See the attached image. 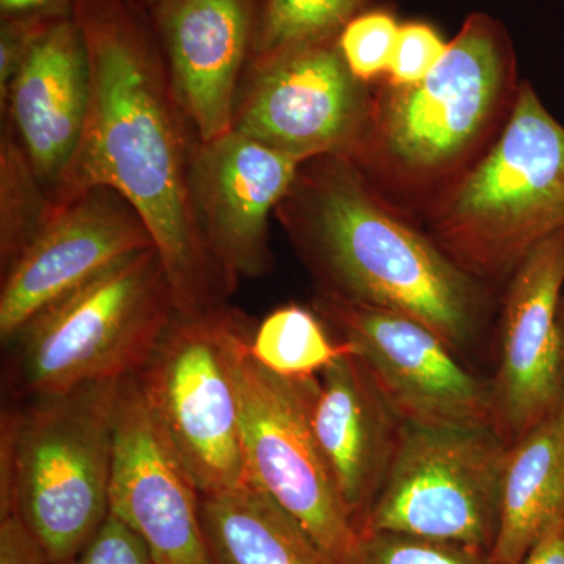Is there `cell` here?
<instances>
[{"mask_svg": "<svg viewBox=\"0 0 564 564\" xmlns=\"http://www.w3.org/2000/svg\"><path fill=\"white\" fill-rule=\"evenodd\" d=\"M251 322L228 303L174 317L137 375L152 417L202 496L245 481L237 362Z\"/></svg>", "mask_w": 564, "mask_h": 564, "instance_id": "cell-7", "label": "cell"}, {"mask_svg": "<svg viewBox=\"0 0 564 564\" xmlns=\"http://www.w3.org/2000/svg\"><path fill=\"white\" fill-rule=\"evenodd\" d=\"M348 564H491L489 555L454 543L410 534L359 533Z\"/></svg>", "mask_w": 564, "mask_h": 564, "instance_id": "cell-24", "label": "cell"}, {"mask_svg": "<svg viewBox=\"0 0 564 564\" xmlns=\"http://www.w3.org/2000/svg\"><path fill=\"white\" fill-rule=\"evenodd\" d=\"M519 564H564V516L538 540Z\"/></svg>", "mask_w": 564, "mask_h": 564, "instance_id": "cell-30", "label": "cell"}, {"mask_svg": "<svg viewBox=\"0 0 564 564\" xmlns=\"http://www.w3.org/2000/svg\"><path fill=\"white\" fill-rule=\"evenodd\" d=\"M212 564H336L284 508L254 485L202 496Z\"/></svg>", "mask_w": 564, "mask_h": 564, "instance_id": "cell-20", "label": "cell"}, {"mask_svg": "<svg viewBox=\"0 0 564 564\" xmlns=\"http://www.w3.org/2000/svg\"><path fill=\"white\" fill-rule=\"evenodd\" d=\"M54 204L9 122L0 133V272L6 273L50 220Z\"/></svg>", "mask_w": 564, "mask_h": 564, "instance_id": "cell-22", "label": "cell"}, {"mask_svg": "<svg viewBox=\"0 0 564 564\" xmlns=\"http://www.w3.org/2000/svg\"><path fill=\"white\" fill-rule=\"evenodd\" d=\"M448 43L426 22H404L400 25L391 66L389 85L406 87L425 79L444 57Z\"/></svg>", "mask_w": 564, "mask_h": 564, "instance_id": "cell-26", "label": "cell"}, {"mask_svg": "<svg viewBox=\"0 0 564 564\" xmlns=\"http://www.w3.org/2000/svg\"><path fill=\"white\" fill-rule=\"evenodd\" d=\"M434 242L475 280L518 269L564 234V126L522 82L502 131L433 207Z\"/></svg>", "mask_w": 564, "mask_h": 564, "instance_id": "cell-5", "label": "cell"}, {"mask_svg": "<svg viewBox=\"0 0 564 564\" xmlns=\"http://www.w3.org/2000/svg\"><path fill=\"white\" fill-rule=\"evenodd\" d=\"M564 516V404L508 448L491 564H519Z\"/></svg>", "mask_w": 564, "mask_h": 564, "instance_id": "cell-19", "label": "cell"}, {"mask_svg": "<svg viewBox=\"0 0 564 564\" xmlns=\"http://www.w3.org/2000/svg\"><path fill=\"white\" fill-rule=\"evenodd\" d=\"M262 0H162L151 10L174 95L199 140L232 129Z\"/></svg>", "mask_w": 564, "mask_h": 564, "instance_id": "cell-16", "label": "cell"}, {"mask_svg": "<svg viewBox=\"0 0 564 564\" xmlns=\"http://www.w3.org/2000/svg\"><path fill=\"white\" fill-rule=\"evenodd\" d=\"M367 0H262L248 65L339 39Z\"/></svg>", "mask_w": 564, "mask_h": 564, "instance_id": "cell-23", "label": "cell"}, {"mask_svg": "<svg viewBox=\"0 0 564 564\" xmlns=\"http://www.w3.org/2000/svg\"><path fill=\"white\" fill-rule=\"evenodd\" d=\"M120 381L10 402L3 410L0 516H20L51 564L73 558L109 516Z\"/></svg>", "mask_w": 564, "mask_h": 564, "instance_id": "cell-4", "label": "cell"}, {"mask_svg": "<svg viewBox=\"0 0 564 564\" xmlns=\"http://www.w3.org/2000/svg\"><path fill=\"white\" fill-rule=\"evenodd\" d=\"M276 215L321 295L408 315L456 352L477 336L481 282L388 209L347 158L303 163Z\"/></svg>", "mask_w": 564, "mask_h": 564, "instance_id": "cell-2", "label": "cell"}, {"mask_svg": "<svg viewBox=\"0 0 564 564\" xmlns=\"http://www.w3.org/2000/svg\"><path fill=\"white\" fill-rule=\"evenodd\" d=\"M137 2H140L141 6L147 7V9L151 11L154 7H158L162 0H137Z\"/></svg>", "mask_w": 564, "mask_h": 564, "instance_id": "cell-33", "label": "cell"}, {"mask_svg": "<svg viewBox=\"0 0 564 564\" xmlns=\"http://www.w3.org/2000/svg\"><path fill=\"white\" fill-rule=\"evenodd\" d=\"M400 24L391 11H361L337 39L340 54L356 79L369 84L391 66Z\"/></svg>", "mask_w": 564, "mask_h": 564, "instance_id": "cell-25", "label": "cell"}, {"mask_svg": "<svg viewBox=\"0 0 564 564\" xmlns=\"http://www.w3.org/2000/svg\"><path fill=\"white\" fill-rule=\"evenodd\" d=\"M560 329H562V347H563V372H564V292L562 303H560Z\"/></svg>", "mask_w": 564, "mask_h": 564, "instance_id": "cell-32", "label": "cell"}, {"mask_svg": "<svg viewBox=\"0 0 564 564\" xmlns=\"http://www.w3.org/2000/svg\"><path fill=\"white\" fill-rule=\"evenodd\" d=\"M303 163L234 129L196 143L193 210L215 261L237 282L272 269L270 215L291 192Z\"/></svg>", "mask_w": 564, "mask_h": 564, "instance_id": "cell-15", "label": "cell"}, {"mask_svg": "<svg viewBox=\"0 0 564 564\" xmlns=\"http://www.w3.org/2000/svg\"><path fill=\"white\" fill-rule=\"evenodd\" d=\"M0 564H51L39 540L17 513L0 516Z\"/></svg>", "mask_w": 564, "mask_h": 564, "instance_id": "cell-29", "label": "cell"}, {"mask_svg": "<svg viewBox=\"0 0 564 564\" xmlns=\"http://www.w3.org/2000/svg\"><path fill=\"white\" fill-rule=\"evenodd\" d=\"M176 315L158 250L128 256L3 343L7 395L22 402L139 373Z\"/></svg>", "mask_w": 564, "mask_h": 564, "instance_id": "cell-6", "label": "cell"}, {"mask_svg": "<svg viewBox=\"0 0 564 564\" xmlns=\"http://www.w3.org/2000/svg\"><path fill=\"white\" fill-rule=\"evenodd\" d=\"M91 77L87 43L74 14L41 41L0 96L9 122L51 199L79 150Z\"/></svg>", "mask_w": 564, "mask_h": 564, "instance_id": "cell-17", "label": "cell"}, {"mask_svg": "<svg viewBox=\"0 0 564 564\" xmlns=\"http://www.w3.org/2000/svg\"><path fill=\"white\" fill-rule=\"evenodd\" d=\"M248 351L269 372L304 380L355 350L347 340L329 336L321 315L300 304H285L256 326Z\"/></svg>", "mask_w": 564, "mask_h": 564, "instance_id": "cell-21", "label": "cell"}, {"mask_svg": "<svg viewBox=\"0 0 564 564\" xmlns=\"http://www.w3.org/2000/svg\"><path fill=\"white\" fill-rule=\"evenodd\" d=\"M73 13H21L0 17V96L44 36Z\"/></svg>", "mask_w": 564, "mask_h": 564, "instance_id": "cell-27", "label": "cell"}, {"mask_svg": "<svg viewBox=\"0 0 564 564\" xmlns=\"http://www.w3.org/2000/svg\"><path fill=\"white\" fill-rule=\"evenodd\" d=\"M563 292L560 234L519 263L505 295L499 364L489 388L494 429L508 447L563 408Z\"/></svg>", "mask_w": 564, "mask_h": 564, "instance_id": "cell-14", "label": "cell"}, {"mask_svg": "<svg viewBox=\"0 0 564 564\" xmlns=\"http://www.w3.org/2000/svg\"><path fill=\"white\" fill-rule=\"evenodd\" d=\"M109 513L139 534L155 564H212L202 494L152 417L137 375L118 388Z\"/></svg>", "mask_w": 564, "mask_h": 564, "instance_id": "cell-12", "label": "cell"}, {"mask_svg": "<svg viewBox=\"0 0 564 564\" xmlns=\"http://www.w3.org/2000/svg\"><path fill=\"white\" fill-rule=\"evenodd\" d=\"M76 0H0V17L21 13H73Z\"/></svg>", "mask_w": 564, "mask_h": 564, "instance_id": "cell-31", "label": "cell"}, {"mask_svg": "<svg viewBox=\"0 0 564 564\" xmlns=\"http://www.w3.org/2000/svg\"><path fill=\"white\" fill-rule=\"evenodd\" d=\"M248 347L237 362L245 481L284 508L334 563L348 564L359 533L315 437L318 375L278 377L254 361Z\"/></svg>", "mask_w": 564, "mask_h": 564, "instance_id": "cell-9", "label": "cell"}, {"mask_svg": "<svg viewBox=\"0 0 564 564\" xmlns=\"http://www.w3.org/2000/svg\"><path fill=\"white\" fill-rule=\"evenodd\" d=\"M314 310L351 344L403 423L494 426L489 383L470 373L429 326L337 296L318 295Z\"/></svg>", "mask_w": 564, "mask_h": 564, "instance_id": "cell-11", "label": "cell"}, {"mask_svg": "<svg viewBox=\"0 0 564 564\" xmlns=\"http://www.w3.org/2000/svg\"><path fill=\"white\" fill-rule=\"evenodd\" d=\"M58 564H155L147 544L117 516H107L95 536L73 558Z\"/></svg>", "mask_w": 564, "mask_h": 564, "instance_id": "cell-28", "label": "cell"}, {"mask_svg": "<svg viewBox=\"0 0 564 564\" xmlns=\"http://www.w3.org/2000/svg\"><path fill=\"white\" fill-rule=\"evenodd\" d=\"M313 425L337 492L359 533L391 469L403 422L355 351L318 375Z\"/></svg>", "mask_w": 564, "mask_h": 564, "instance_id": "cell-18", "label": "cell"}, {"mask_svg": "<svg viewBox=\"0 0 564 564\" xmlns=\"http://www.w3.org/2000/svg\"><path fill=\"white\" fill-rule=\"evenodd\" d=\"M148 248H155L150 231L113 188L95 187L54 207L39 236L2 273V344L51 304Z\"/></svg>", "mask_w": 564, "mask_h": 564, "instance_id": "cell-13", "label": "cell"}, {"mask_svg": "<svg viewBox=\"0 0 564 564\" xmlns=\"http://www.w3.org/2000/svg\"><path fill=\"white\" fill-rule=\"evenodd\" d=\"M367 84L356 79L337 40L248 65L232 129L300 161L350 158L372 113Z\"/></svg>", "mask_w": 564, "mask_h": 564, "instance_id": "cell-10", "label": "cell"}, {"mask_svg": "<svg viewBox=\"0 0 564 564\" xmlns=\"http://www.w3.org/2000/svg\"><path fill=\"white\" fill-rule=\"evenodd\" d=\"M90 58L87 122L54 207L95 187L120 193L151 234L177 314L228 303L239 282L204 240L191 195L195 128L176 95L151 11L137 0H76Z\"/></svg>", "mask_w": 564, "mask_h": 564, "instance_id": "cell-1", "label": "cell"}, {"mask_svg": "<svg viewBox=\"0 0 564 564\" xmlns=\"http://www.w3.org/2000/svg\"><path fill=\"white\" fill-rule=\"evenodd\" d=\"M518 88L503 25L470 14L425 79L375 96L367 131L347 159L370 184L386 181L408 193L451 187Z\"/></svg>", "mask_w": 564, "mask_h": 564, "instance_id": "cell-3", "label": "cell"}, {"mask_svg": "<svg viewBox=\"0 0 564 564\" xmlns=\"http://www.w3.org/2000/svg\"><path fill=\"white\" fill-rule=\"evenodd\" d=\"M508 448L491 425L403 423L391 469L359 533L410 534L489 555Z\"/></svg>", "mask_w": 564, "mask_h": 564, "instance_id": "cell-8", "label": "cell"}]
</instances>
